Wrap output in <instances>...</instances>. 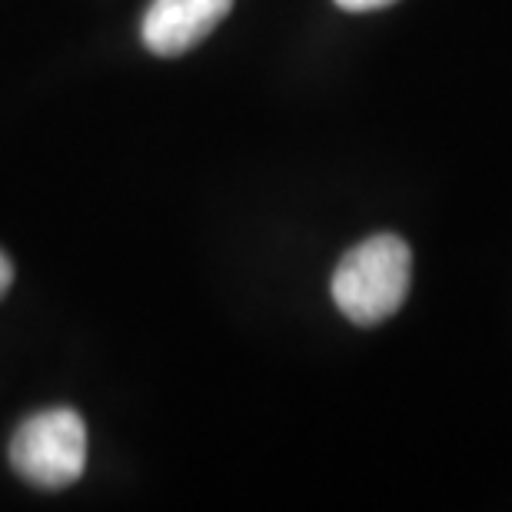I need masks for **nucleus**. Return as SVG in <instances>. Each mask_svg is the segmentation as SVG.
Returning <instances> with one entry per match:
<instances>
[{
    "label": "nucleus",
    "instance_id": "4",
    "mask_svg": "<svg viewBox=\"0 0 512 512\" xmlns=\"http://www.w3.org/2000/svg\"><path fill=\"white\" fill-rule=\"evenodd\" d=\"M343 10H350V14H366V10H380V7H389L396 4V0H336Z\"/></svg>",
    "mask_w": 512,
    "mask_h": 512
},
{
    "label": "nucleus",
    "instance_id": "1",
    "mask_svg": "<svg viewBox=\"0 0 512 512\" xmlns=\"http://www.w3.org/2000/svg\"><path fill=\"white\" fill-rule=\"evenodd\" d=\"M413 256L393 233H376L343 256L333 273V303L356 326L389 320L409 293Z\"/></svg>",
    "mask_w": 512,
    "mask_h": 512
},
{
    "label": "nucleus",
    "instance_id": "5",
    "mask_svg": "<svg viewBox=\"0 0 512 512\" xmlns=\"http://www.w3.org/2000/svg\"><path fill=\"white\" fill-rule=\"evenodd\" d=\"M10 283H14V266H10L7 256L0 253V296L10 290Z\"/></svg>",
    "mask_w": 512,
    "mask_h": 512
},
{
    "label": "nucleus",
    "instance_id": "2",
    "mask_svg": "<svg viewBox=\"0 0 512 512\" xmlns=\"http://www.w3.org/2000/svg\"><path fill=\"white\" fill-rule=\"evenodd\" d=\"M87 463V429L74 409H44L10 439V466L37 489H67Z\"/></svg>",
    "mask_w": 512,
    "mask_h": 512
},
{
    "label": "nucleus",
    "instance_id": "3",
    "mask_svg": "<svg viewBox=\"0 0 512 512\" xmlns=\"http://www.w3.org/2000/svg\"><path fill=\"white\" fill-rule=\"evenodd\" d=\"M230 7L233 0H153L143 17L140 37L150 54L180 57L213 34Z\"/></svg>",
    "mask_w": 512,
    "mask_h": 512
}]
</instances>
